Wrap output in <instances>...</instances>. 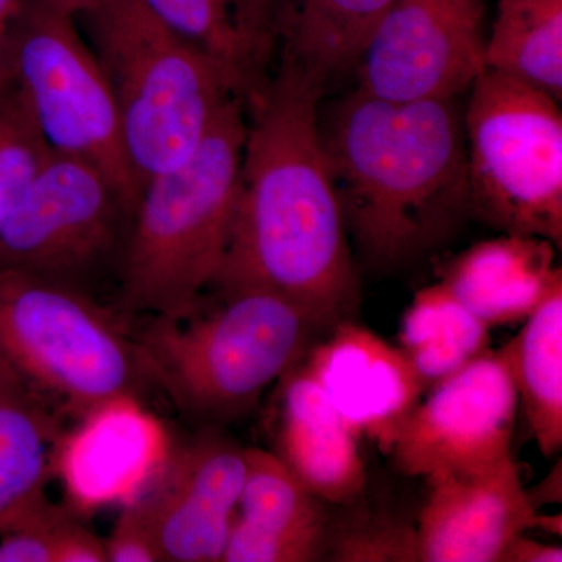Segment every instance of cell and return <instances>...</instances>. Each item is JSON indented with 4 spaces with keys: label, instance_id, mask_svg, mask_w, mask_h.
<instances>
[{
    "label": "cell",
    "instance_id": "1",
    "mask_svg": "<svg viewBox=\"0 0 562 562\" xmlns=\"http://www.w3.org/2000/svg\"><path fill=\"white\" fill-rule=\"evenodd\" d=\"M324 92L277 66L249 98L238 195L216 292L269 291L333 328L360 297L317 114Z\"/></svg>",
    "mask_w": 562,
    "mask_h": 562
},
{
    "label": "cell",
    "instance_id": "2",
    "mask_svg": "<svg viewBox=\"0 0 562 562\" xmlns=\"http://www.w3.org/2000/svg\"><path fill=\"white\" fill-rule=\"evenodd\" d=\"M458 99L394 102L353 91L317 114L347 233L379 271L438 249L472 216Z\"/></svg>",
    "mask_w": 562,
    "mask_h": 562
},
{
    "label": "cell",
    "instance_id": "3",
    "mask_svg": "<svg viewBox=\"0 0 562 562\" xmlns=\"http://www.w3.org/2000/svg\"><path fill=\"white\" fill-rule=\"evenodd\" d=\"M76 18L109 80L143 190L187 161L222 111L246 99L227 70L166 27L143 0H103Z\"/></svg>",
    "mask_w": 562,
    "mask_h": 562
},
{
    "label": "cell",
    "instance_id": "4",
    "mask_svg": "<svg viewBox=\"0 0 562 562\" xmlns=\"http://www.w3.org/2000/svg\"><path fill=\"white\" fill-rule=\"evenodd\" d=\"M246 99H235L187 161L140 192L120 265L121 305L184 319L211 286L231 238Z\"/></svg>",
    "mask_w": 562,
    "mask_h": 562
},
{
    "label": "cell",
    "instance_id": "5",
    "mask_svg": "<svg viewBox=\"0 0 562 562\" xmlns=\"http://www.w3.org/2000/svg\"><path fill=\"white\" fill-rule=\"evenodd\" d=\"M199 317L154 322L139 336L155 383L205 424H227L257 405L331 328L288 299L261 290L217 292Z\"/></svg>",
    "mask_w": 562,
    "mask_h": 562
},
{
    "label": "cell",
    "instance_id": "6",
    "mask_svg": "<svg viewBox=\"0 0 562 562\" xmlns=\"http://www.w3.org/2000/svg\"><path fill=\"white\" fill-rule=\"evenodd\" d=\"M0 355L81 417L155 383L139 339L90 292L18 269H0Z\"/></svg>",
    "mask_w": 562,
    "mask_h": 562
},
{
    "label": "cell",
    "instance_id": "7",
    "mask_svg": "<svg viewBox=\"0 0 562 562\" xmlns=\"http://www.w3.org/2000/svg\"><path fill=\"white\" fill-rule=\"evenodd\" d=\"M464 114L472 216L562 243V114L538 88L484 69Z\"/></svg>",
    "mask_w": 562,
    "mask_h": 562
},
{
    "label": "cell",
    "instance_id": "8",
    "mask_svg": "<svg viewBox=\"0 0 562 562\" xmlns=\"http://www.w3.org/2000/svg\"><path fill=\"white\" fill-rule=\"evenodd\" d=\"M14 83L50 149L101 169L131 203L140 192L105 74L69 14L21 0L7 22Z\"/></svg>",
    "mask_w": 562,
    "mask_h": 562
},
{
    "label": "cell",
    "instance_id": "9",
    "mask_svg": "<svg viewBox=\"0 0 562 562\" xmlns=\"http://www.w3.org/2000/svg\"><path fill=\"white\" fill-rule=\"evenodd\" d=\"M135 210L91 162L52 150L0 231V269H18L88 291L121 265Z\"/></svg>",
    "mask_w": 562,
    "mask_h": 562
},
{
    "label": "cell",
    "instance_id": "10",
    "mask_svg": "<svg viewBox=\"0 0 562 562\" xmlns=\"http://www.w3.org/2000/svg\"><path fill=\"white\" fill-rule=\"evenodd\" d=\"M484 0H395L358 58L357 90L394 102L457 99L486 69Z\"/></svg>",
    "mask_w": 562,
    "mask_h": 562
},
{
    "label": "cell",
    "instance_id": "11",
    "mask_svg": "<svg viewBox=\"0 0 562 562\" xmlns=\"http://www.w3.org/2000/svg\"><path fill=\"white\" fill-rule=\"evenodd\" d=\"M392 447L408 476L487 471L512 457L519 392L508 344L486 349L430 387Z\"/></svg>",
    "mask_w": 562,
    "mask_h": 562
},
{
    "label": "cell",
    "instance_id": "12",
    "mask_svg": "<svg viewBox=\"0 0 562 562\" xmlns=\"http://www.w3.org/2000/svg\"><path fill=\"white\" fill-rule=\"evenodd\" d=\"M246 479V449L209 432L173 454L143 495L162 562H221Z\"/></svg>",
    "mask_w": 562,
    "mask_h": 562
},
{
    "label": "cell",
    "instance_id": "13",
    "mask_svg": "<svg viewBox=\"0 0 562 562\" xmlns=\"http://www.w3.org/2000/svg\"><path fill=\"white\" fill-rule=\"evenodd\" d=\"M302 362L355 436L386 454L427 391L401 347L351 321L338 322Z\"/></svg>",
    "mask_w": 562,
    "mask_h": 562
},
{
    "label": "cell",
    "instance_id": "14",
    "mask_svg": "<svg viewBox=\"0 0 562 562\" xmlns=\"http://www.w3.org/2000/svg\"><path fill=\"white\" fill-rule=\"evenodd\" d=\"M427 479L416 527L419 561L502 562L517 536L535 530L538 508L513 458L483 472Z\"/></svg>",
    "mask_w": 562,
    "mask_h": 562
},
{
    "label": "cell",
    "instance_id": "15",
    "mask_svg": "<svg viewBox=\"0 0 562 562\" xmlns=\"http://www.w3.org/2000/svg\"><path fill=\"white\" fill-rule=\"evenodd\" d=\"M324 505L276 453L246 449V479L221 562L324 560L330 527Z\"/></svg>",
    "mask_w": 562,
    "mask_h": 562
},
{
    "label": "cell",
    "instance_id": "16",
    "mask_svg": "<svg viewBox=\"0 0 562 562\" xmlns=\"http://www.w3.org/2000/svg\"><path fill=\"white\" fill-rule=\"evenodd\" d=\"M283 382L277 457L322 502H357L366 487L357 436L302 361Z\"/></svg>",
    "mask_w": 562,
    "mask_h": 562
},
{
    "label": "cell",
    "instance_id": "17",
    "mask_svg": "<svg viewBox=\"0 0 562 562\" xmlns=\"http://www.w3.org/2000/svg\"><path fill=\"white\" fill-rule=\"evenodd\" d=\"M554 258L549 239L503 233L447 262L441 281L487 327L517 324L562 284Z\"/></svg>",
    "mask_w": 562,
    "mask_h": 562
},
{
    "label": "cell",
    "instance_id": "18",
    "mask_svg": "<svg viewBox=\"0 0 562 562\" xmlns=\"http://www.w3.org/2000/svg\"><path fill=\"white\" fill-rule=\"evenodd\" d=\"M395 0H276L273 52L322 92L353 70Z\"/></svg>",
    "mask_w": 562,
    "mask_h": 562
},
{
    "label": "cell",
    "instance_id": "19",
    "mask_svg": "<svg viewBox=\"0 0 562 562\" xmlns=\"http://www.w3.org/2000/svg\"><path fill=\"white\" fill-rule=\"evenodd\" d=\"M63 439L38 392L0 355V535L49 502Z\"/></svg>",
    "mask_w": 562,
    "mask_h": 562
},
{
    "label": "cell",
    "instance_id": "20",
    "mask_svg": "<svg viewBox=\"0 0 562 562\" xmlns=\"http://www.w3.org/2000/svg\"><path fill=\"white\" fill-rule=\"evenodd\" d=\"M508 344L519 406L543 457L562 449V284Z\"/></svg>",
    "mask_w": 562,
    "mask_h": 562
},
{
    "label": "cell",
    "instance_id": "21",
    "mask_svg": "<svg viewBox=\"0 0 562 562\" xmlns=\"http://www.w3.org/2000/svg\"><path fill=\"white\" fill-rule=\"evenodd\" d=\"M490 330L446 283L417 291L403 316L398 341L427 390L487 349Z\"/></svg>",
    "mask_w": 562,
    "mask_h": 562
},
{
    "label": "cell",
    "instance_id": "22",
    "mask_svg": "<svg viewBox=\"0 0 562 562\" xmlns=\"http://www.w3.org/2000/svg\"><path fill=\"white\" fill-rule=\"evenodd\" d=\"M484 63L561 102L562 0H498Z\"/></svg>",
    "mask_w": 562,
    "mask_h": 562
},
{
    "label": "cell",
    "instance_id": "23",
    "mask_svg": "<svg viewBox=\"0 0 562 562\" xmlns=\"http://www.w3.org/2000/svg\"><path fill=\"white\" fill-rule=\"evenodd\" d=\"M173 33L198 47L238 81L249 98L266 80L239 0H143Z\"/></svg>",
    "mask_w": 562,
    "mask_h": 562
},
{
    "label": "cell",
    "instance_id": "24",
    "mask_svg": "<svg viewBox=\"0 0 562 562\" xmlns=\"http://www.w3.org/2000/svg\"><path fill=\"white\" fill-rule=\"evenodd\" d=\"M50 154L13 79L0 90V231Z\"/></svg>",
    "mask_w": 562,
    "mask_h": 562
},
{
    "label": "cell",
    "instance_id": "25",
    "mask_svg": "<svg viewBox=\"0 0 562 562\" xmlns=\"http://www.w3.org/2000/svg\"><path fill=\"white\" fill-rule=\"evenodd\" d=\"M325 557L341 562H416V528L383 514L353 517L336 527L330 522Z\"/></svg>",
    "mask_w": 562,
    "mask_h": 562
},
{
    "label": "cell",
    "instance_id": "26",
    "mask_svg": "<svg viewBox=\"0 0 562 562\" xmlns=\"http://www.w3.org/2000/svg\"><path fill=\"white\" fill-rule=\"evenodd\" d=\"M70 514L47 502L0 535V562H55L58 541Z\"/></svg>",
    "mask_w": 562,
    "mask_h": 562
},
{
    "label": "cell",
    "instance_id": "27",
    "mask_svg": "<svg viewBox=\"0 0 562 562\" xmlns=\"http://www.w3.org/2000/svg\"><path fill=\"white\" fill-rule=\"evenodd\" d=\"M106 562H162L140 498L125 506L105 541Z\"/></svg>",
    "mask_w": 562,
    "mask_h": 562
},
{
    "label": "cell",
    "instance_id": "28",
    "mask_svg": "<svg viewBox=\"0 0 562 562\" xmlns=\"http://www.w3.org/2000/svg\"><path fill=\"white\" fill-rule=\"evenodd\" d=\"M55 562H106L105 541L70 517L58 541Z\"/></svg>",
    "mask_w": 562,
    "mask_h": 562
},
{
    "label": "cell",
    "instance_id": "29",
    "mask_svg": "<svg viewBox=\"0 0 562 562\" xmlns=\"http://www.w3.org/2000/svg\"><path fill=\"white\" fill-rule=\"evenodd\" d=\"M244 22L249 31L262 65L268 68L273 54V7L276 0H239Z\"/></svg>",
    "mask_w": 562,
    "mask_h": 562
},
{
    "label": "cell",
    "instance_id": "30",
    "mask_svg": "<svg viewBox=\"0 0 562 562\" xmlns=\"http://www.w3.org/2000/svg\"><path fill=\"white\" fill-rule=\"evenodd\" d=\"M562 550L530 539L527 532L517 536L503 553L502 562H561Z\"/></svg>",
    "mask_w": 562,
    "mask_h": 562
},
{
    "label": "cell",
    "instance_id": "31",
    "mask_svg": "<svg viewBox=\"0 0 562 562\" xmlns=\"http://www.w3.org/2000/svg\"><path fill=\"white\" fill-rule=\"evenodd\" d=\"M528 492V491H527ZM528 497L536 508H539V503L542 502H561V464H558L557 471L550 473L542 483L536 487V494L528 492Z\"/></svg>",
    "mask_w": 562,
    "mask_h": 562
},
{
    "label": "cell",
    "instance_id": "32",
    "mask_svg": "<svg viewBox=\"0 0 562 562\" xmlns=\"http://www.w3.org/2000/svg\"><path fill=\"white\" fill-rule=\"evenodd\" d=\"M13 81V68H11V52L7 25H0V90Z\"/></svg>",
    "mask_w": 562,
    "mask_h": 562
},
{
    "label": "cell",
    "instance_id": "33",
    "mask_svg": "<svg viewBox=\"0 0 562 562\" xmlns=\"http://www.w3.org/2000/svg\"><path fill=\"white\" fill-rule=\"evenodd\" d=\"M44 2L49 3L54 9L63 11V13L69 14V16L76 18L83 13V11L94 9L103 0H44Z\"/></svg>",
    "mask_w": 562,
    "mask_h": 562
},
{
    "label": "cell",
    "instance_id": "34",
    "mask_svg": "<svg viewBox=\"0 0 562 562\" xmlns=\"http://www.w3.org/2000/svg\"><path fill=\"white\" fill-rule=\"evenodd\" d=\"M535 528H542L543 531H549L553 532V535L561 536V514H558V516H549V514H543V516H541V514L538 513V516H536Z\"/></svg>",
    "mask_w": 562,
    "mask_h": 562
},
{
    "label": "cell",
    "instance_id": "35",
    "mask_svg": "<svg viewBox=\"0 0 562 562\" xmlns=\"http://www.w3.org/2000/svg\"><path fill=\"white\" fill-rule=\"evenodd\" d=\"M20 3L21 0H0V25H7Z\"/></svg>",
    "mask_w": 562,
    "mask_h": 562
}]
</instances>
